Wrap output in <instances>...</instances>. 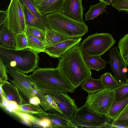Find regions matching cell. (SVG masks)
I'll use <instances>...</instances> for the list:
<instances>
[{
    "label": "cell",
    "mask_w": 128,
    "mask_h": 128,
    "mask_svg": "<svg viewBox=\"0 0 128 128\" xmlns=\"http://www.w3.org/2000/svg\"><path fill=\"white\" fill-rule=\"evenodd\" d=\"M83 57L86 64L90 70L99 71L105 68L107 63L100 56H91L83 54Z\"/></svg>",
    "instance_id": "19"
},
{
    "label": "cell",
    "mask_w": 128,
    "mask_h": 128,
    "mask_svg": "<svg viewBox=\"0 0 128 128\" xmlns=\"http://www.w3.org/2000/svg\"><path fill=\"white\" fill-rule=\"evenodd\" d=\"M15 36L6 27L0 32V46L16 49Z\"/></svg>",
    "instance_id": "18"
},
{
    "label": "cell",
    "mask_w": 128,
    "mask_h": 128,
    "mask_svg": "<svg viewBox=\"0 0 128 128\" xmlns=\"http://www.w3.org/2000/svg\"><path fill=\"white\" fill-rule=\"evenodd\" d=\"M16 50H20L28 48L27 35L25 32L18 33L15 36Z\"/></svg>",
    "instance_id": "30"
},
{
    "label": "cell",
    "mask_w": 128,
    "mask_h": 128,
    "mask_svg": "<svg viewBox=\"0 0 128 128\" xmlns=\"http://www.w3.org/2000/svg\"><path fill=\"white\" fill-rule=\"evenodd\" d=\"M8 106L14 110L22 112L20 105L15 101H9Z\"/></svg>",
    "instance_id": "38"
},
{
    "label": "cell",
    "mask_w": 128,
    "mask_h": 128,
    "mask_svg": "<svg viewBox=\"0 0 128 128\" xmlns=\"http://www.w3.org/2000/svg\"><path fill=\"white\" fill-rule=\"evenodd\" d=\"M0 84L7 81L8 78L7 74L6 66L0 59Z\"/></svg>",
    "instance_id": "35"
},
{
    "label": "cell",
    "mask_w": 128,
    "mask_h": 128,
    "mask_svg": "<svg viewBox=\"0 0 128 128\" xmlns=\"http://www.w3.org/2000/svg\"><path fill=\"white\" fill-rule=\"evenodd\" d=\"M45 115L51 120L52 128H78L72 123L68 118L59 112L49 113Z\"/></svg>",
    "instance_id": "14"
},
{
    "label": "cell",
    "mask_w": 128,
    "mask_h": 128,
    "mask_svg": "<svg viewBox=\"0 0 128 128\" xmlns=\"http://www.w3.org/2000/svg\"><path fill=\"white\" fill-rule=\"evenodd\" d=\"M6 17V10H0V25L5 23Z\"/></svg>",
    "instance_id": "39"
},
{
    "label": "cell",
    "mask_w": 128,
    "mask_h": 128,
    "mask_svg": "<svg viewBox=\"0 0 128 128\" xmlns=\"http://www.w3.org/2000/svg\"><path fill=\"white\" fill-rule=\"evenodd\" d=\"M56 68L75 89L92 76L79 43L70 48L60 58Z\"/></svg>",
    "instance_id": "1"
},
{
    "label": "cell",
    "mask_w": 128,
    "mask_h": 128,
    "mask_svg": "<svg viewBox=\"0 0 128 128\" xmlns=\"http://www.w3.org/2000/svg\"><path fill=\"white\" fill-rule=\"evenodd\" d=\"M7 72L12 78L8 80L18 90L20 95L27 103L30 104L29 100L35 96L33 92L34 89L31 82L23 73L18 71L12 67H6Z\"/></svg>",
    "instance_id": "9"
},
{
    "label": "cell",
    "mask_w": 128,
    "mask_h": 128,
    "mask_svg": "<svg viewBox=\"0 0 128 128\" xmlns=\"http://www.w3.org/2000/svg\"><path fill=\"white\" fill-rule=\"evenodd\" d=\"M112 120L108 115L100 114L90 109L85 103L75 111L70 120L78 128H106Z\"/></svg>",
    "instance_id": "6"
},
{
    "label": "cell",
    "mask_w": 128,
    "mask_h": 128,
    "mask_svg": "<svg viewBox=\"0 0 128 128\" xmlns=\"http://www.w3.org/2000/svg\"><path fill=\"white\" fill-rule=\"evenodd\" d=\"M82 0H65L61 12L74 20L83 21Z\"/></svg>",
    "instance_id": "13"
},
{
    "label": "cell",
    "mask_w": 128,
    "mask_h": 128,
    "mask_svg": "<svg viewBox=\"0 0 128 128\" xmlns=\"http://www.w3.org/2000/svg\"><path fill=\"white\" fill-rule=\"evenodd\" d=\"M35 16L40 24L44 28H47L45 16L39 11L37 6L33 0H20Z\"/></svg>",
    "instance_id": "22"
},
{
    "label": "cell",
    "mask_w": 128,
    "mask_h": 128,
    "mask_svg": "<svg viewBox=\"0 0 128 128\" xmlns=\"http://www.w3.org/2000/svg\"><path fill=\"white\" fill-rule=\"evenodd\" d=\"M71 39L56 31L46 28L44 42L45 48Z\"/></svg>",
    "instance_id": "17"
},
{
    "label": "cell",
    "mask_w": 128,
    "mask_h": 128,
    "mask_svg": "<svg viewBox=\"0 0 128 128\" xmlns=\"http://www.w3.org/2000/svg\"><path fill=\"white\" fill-rule=\"evenodd\" d=\"M50 96L53 97L62 111V114L71 120L75 111L78 108L74 100L70 98L66 92H56Z\"/></svg>",
    "instance_id": "11"
},
{
    "label": "cell",
    "mask_w": 128,
    "mask_h": 128,
    "mask_svg": "<svg viewBox=\"0 0 128 128\" xmlns=\"http://www.w3.org/2000/svg\"><path fill=\"white\" fill-rule=\"evenodd\" d=\"M24 6L20 0H11L6 10V27L15 35L26 32Z\"/></svg>",
    "instance_id": "7"
},
{
    "label": "cell",
    "mask_w": 128,
    "mask_h": 128,
    "mask_svg": "<svg viewBox=\"0 0 128 128\" xmlns=\"http://www.w3.org/2000/svg\"><path fill=\"white\" fill-rule=\"evenodd\" d=\"M46 98L52 109H55L58 112L62 114V111L58 106L52 96L46 94Z\"/></svg>",
    "instance_id": "36"
},
{
    "label": "cell",
    "mask_w": 128,
    "mask_h": 128,
    "mask_svg": "<svg viewBox=\"0 0 128 128\" xmlns=\"http://www.w3.org/2000/svg\"><path fill=\"white\" fill-rule=\"evenodd\" d=\"M48 0H33L37 6H41L44 5Z\"/></svg>",
    "instance_id": "42"
},
{
    "label": "cell",
    "mask_w": 128,
    "mask_h": 128,
    "mask_svg": "<svg viewBox=\"0 0 128 128\" xmlns=\"http://www.w3.org/2000/svg\"><path fill=\"white\" fill-rule=\"evenodd\" d=\"M22 112L27 113L33 114H46V113L40 107L36 108L32 106L29 104H26L20 105Z\"/></svg>",
    "instance_id": "32"
},
{
    "label": "cell",
    "mask_w": 128,
    "mask_h": 128,
    "mask_svg": "<svg viewBox=\"0 0 128 128\" xmlns=\"http://www.w3.org/2000/svg\"><path fill=\"white\" fill-rule=\"evenodd\" d=\"M21 120L22 122L24 124L29 126H30L31 125V124L30 122L24 119H21Z\"/></svg>",
    "instance_id": "45"
},
{
    "label": "cell",
    "mask_w": 128,
    "mask_h": 128,
    "mask_svg": "<svg viewBox=\"0 0 128 128\" xmlns=\"http://www.w3.org/2000/svg\"><path fill=\"white\" fill-rule=\"evenodd\" d=\"M108 63L110 66L114 77L120 83H125L127 79V65L123 60L116 46L110 50Z\"/></svg>",
    "instance_id": "10"
},
{
    "label": "cell",
    "mask_w": 128,
    "mask_h": 128,
    "mask_svg": "<svg viewBox=\"0 0 128 128\" xmlns=\"http://www.w3.org/2000/svg\"><path fill=\"white\" fill-rule=\"evenodd\" d=\"M116 42L109 33H96L88 36L80 44L83 54L101 56L112 47Z\"/></svg>",
    "instance_id": "5"
},
{
    "label": "cell",
    "mask_w": 128,
    "mask_h": 128,
    "mask_svg": "<svg viewBox=\"0 0 128 128\" xmlns=\"http://www.w3.org/2000/svg\"><path fill=\"white\" fill-rule=\"evenodd\" d=\"M9 101L6 98L4 95H0V103L1 106L3 108H4L8 106V105Z\"/></svg>",
    "instance_id": "40"
},
{
    "label": "cell",
    "mask_w": 128,
    "mask_h": 128,
    "mask_svg": "<svg viewBox=\"0 0 128 128\" xmlns=\"http://www.w3.org/2000/svg\"><path fill=\"white\" fill-rule=\"evenodd\" d=\"M111 5L118 12H124L128 14V0H123L114 2Z\"/></svg>",
    "instance_id": "33"
},
{
    "label": "cell",
    "mask_w": 128,
    "mask_h": 128,
    "mask_svg": "<svg viewBox=\"0 0 128 128\" xmlns=\"http://www.w3.org/2000/svg\"><path fill=\"white\" fill-rule=\"evenodd\" d=\"M24 12L26 26L36 28L45 31L46 28L40 24L33 14L24 5Z\"/></svg>",
    "instance_id": "25"
},
{
    "label": "cell",
    "mask_w": 128,
    "mask_h": 128,
    "mask_svg": "<svg viewBox=\"0 0 128 128\" xmlns=\"http://www.w3.org/2000/svg\"><path fill=\"white\" fill-rule=\"evenodd\" d=\"M82 40L81 37L69 39L45 48L44 52L51 57L61 58L70 48L79 44Z\"/></svg>",
    "instance_id": "12"
},
{
    "label": "cell",
    "mask_w": 128,
    "mask_h": 128,
    "mask_svg": "<svg viewBox=\"0 0 128 128\" xmlns=\"http://www.w3.org/2000/svg\"><path fill=\"white\" fill-rule=\"evenodd\" d=\"M27 76L34 88L46 94L75 90L56 68L38 67Z\"/></svg>",
    "instance_id": "2"
},
{
    "label": "cell",
    "mask_w": 128,
    "mask_h": 128,
    "mask_svg": "<svg viewBox=\"0 0 128 128\" xmlns=\"http://www.w3.org/2000/svg\"><path fill=\"white\" fill-rule=\"evenodd\" d=\"M48 29L57 32L70 38L82 37L88 32V26L84 21L74 20L61 12H56L45 16Z\"/></svg>",
    "instance_id": "4"
},
{
    "label": "cell",
    "mask_w": 128,
    "mask_h": 128,
    "mask_svg": "<svg viewBox=\"0 0 128 128\" xmlns=\"http://www.w3.org/2000/svg\"><path fill=\"white\" fill-rule=\"evenodd\" d=\"M128 102V98L121 100H114L108 115L112 120L116 118L124 108Z\"/></svg>",
    "instance_id": "23"
},
{
    "label": "cell",
    "mask_w": 128,
    "mask_h": 128,
    "mask_svg": "<svg viewBox=\"0 0 128 128\" xmlns=\"http://www.w3.org/2000/svg\"><path fill=\"white\" fill-rule=\"evenodd\" d=\"M65 0H48L41 6H37L39 12L42 15L56 12H61Z\"/></svg>",
    "instance_id": "16"
},
{
    "label": "cell",
    "mask_w": 128,
    "mask_h": 128,
    "mask_svg": "<svg viewBox=\"0 0 128 128\" xmlns=\"http://www.w3.org/2000/svg\"></svg>",
    "instance_id": "47"
},
{
    "label": "cell",
    "mask_w": 128,
    "mask_h": 128,
    "mask_svg": "<svg viewBox=\"0 0 128 128\" xmlns=\"http://www.w3.org/2000/svg\"><path fill=\"white\" fill-rule=\"evenodd\" d=\"M104 88L113 89L120 85L119 83L110 73L106 72L100 77Z\"/></svg>",
    "instance_id": "27"
},
{
    "label": "cell",
    "mask_w": 128,
    "mask_h": 128,
    "mask_svg": "<svg viewBox=\"0 0 128 128\" xmlns=\"http://www.w3.org/2000/svg\"><path fill=\"white\" fill-rule=\"evenodd\" d=\"M21 119L30 122L35 123L38 122V119L28 113L15 110L13 112Z\"/></svg>",
    "instance_id": "34"
},
{
    "label": "cell",
    "mask_w": 128,
    "mask_h": 128,
    "mask_svg": "<svg viewBox=\"0 0 128 128\" xmlns=\"http://www.w3.org/2000/svg\"><path fill=\"white\" fill-rule=\"evenodd\" d=\"M6 110L8 111V112H13V113L15 110H13L12 108H10L9 106H8L4 108Z\"/></svg>",
    "instance_id": "44"
},
{
    "label": "cell",
    "mask_w": 128,
    "mask_h": 128,
    "mask_svg": "<svg viewBox=\"0 0 128 128\" xmlns=\"http://www.w3.org/2000/svg\"><path fill=\"white\" fill-rule=\"evenodd\" d=\"M29 103L34 105H38L40 104L41 101L40 98L37 96H35L30 99Z\"/></svg>",
    "instance_id": "41"
},
{
    "label": "cell",
    "mask_w": 128,
    "mask_h": 128,
    "mask_svg": "<svg viewBox=\"0 0 128 128\" xmlns=\"http://www.w3.org/2000/svg\"><path fill=\"white\" fill-rule=\"evenodd\" d=\"M108 5V4L101 1L94 5L90 4L88 11L84 14L85 20L88 21L93 20L102 14Z\"/></svg>",
    "instance_id": "21"
},
{
    "label": "cell",
    "mask_w": 128,
    "mask_h": 128,
    "mask_svg": "<svg viewBox=\"0 0 128 128\" xmlns=\"http://www.w3.org/2000/svg\"><path fill=\"white\" fill-rule=\"evenodd\" d=\"M4 93V96L9 101L16 102L19 105L26 104L18 90L8 81L0 84Z\"/></svg>",
    "instance_id": "15"
},
{
    "label": "cell",
    "mask_w": 128,
    "mask_h": 128,
    "mask_svg": "<svg viewBox=\"0 0 128 128\" xmlns=\"http://www.w3.org/2000/svg\"><path fill=\"white\" fill-rule=\"evenodd\" d=\"M0 59L6 67H12L24 74L33 72L38 67V54L28 48L22 50L0 46Z\"/></svg>",
    "instance_id": "3"
},
{
    "label": "cell",
    "mask_w": 128,
    "mask_h": 128,
    "mask_svg": "<svg viewBox=\"0 0 128 128\" xmlns=\"http://www.w3.org/2000/svg\"><path fill=\"white\" fill-rule=\"evenodd\" d=\"M118 46L120 56L128 65V33L119 40Z\"/></svg>",
    "instance_id": "28"
},
{
    "label": "cell",
    "mask_w": 128,
    "mask_h": 128,
    "mask_svg": "<svg viewBox=\"0 0 128 128\" xmlns=\"http://www.w3.org/2000/svg\"><path fill=\"white\" fill-rule=\"evenodd\" d=\"M126 83H128V78L126 80V82H125Z\"/></svg>",
    "instance_id": "46"
},
{
    "label": "cell",
    "mask_w": 128,
    "mask_h": 128,
    "mask_svg": "<svg viewBox=\"0 0 128 128\" xmlns=\"http://www.w3.org/2000/svg\"><path fill=\"white\" fill-rule=\"evenodd\" d=\"M28 40V48L38 54L44 52L45 47L44 42L33 36L26 34Z\"/></svg>",
    "instance_id": "26"
},
{
    "label": "cell",
    "mask_w": 128,
    "mask_h": 128,
    "mask_svg": "<svg viewBox=\"0 0 128 128\" xmlns=\"http://www.w3.org/2000/svg\"><path fill=\"white\" fill-rule=\"evenodd\" d=\"M113 90L115 92V100H121L128 98V83L120 84Z\"/></svg>",
    "instance_id": "29"
},
{
    "label": "cell",
    "mask_w": 128,
    "mask_h": 128,
    "mask_svg": "<svg viewBox=\"0 0 128 128\" xmlns=\"http://www.w3.org/2000/svg\"><path fill=\"white\" fill-rule=\"evenodd\" d=\"M38 123L40 126L44 128H52V122L48 118H43L39 120Z\"/></svg>",
    "instance_id": "37"
},
{
    "label": "cell",
    "mask_w": 128,
    "mask_h": 128,
    "mask_svg": "<svg viewBox=\"0 0 128 128\" xmlns=\"http://www.w3.org/2000/svg\"><path fill=\"white\" fill-rule=\"evenodd\" d=\"M81 88L90 93L104 88L100 78L96 79L91 76L88 78L80 85Z\"/></svg>",
    "instance_id": "20"
},
{
    "label": "cell",
    "mask_w": 128,
    "mask_h": 128,
    "mask_svg": "<svg viewBox=\"0 0 128 128\" xmlns=\"http://www.w3.org/2000/svg\"><path fill=\"white\" fill-rule=\"evenodd\" d=\"M111 128L116 126L117 128H128V102L120 113L110 124Z\"/></svg>",
    "instance_id": "24"
},
{
    "label": "cell",
    "mask_w": 128,
    "mask_h": 128,
    "mask_svg": "<svg viewBox=\"0 0 128 128\" xmlns=\"http://www.w3.org/2000/svg\"><path fill=\"white\" fill-rule=\"evenodd\" d=\"M88 94L85 103L88 107L98 113L108 115L115 100V92L114 90L104 88Z\"/></svg>",
    "instance_id": "8"
},
{
    "label": "cell",
    "mask_w": 128,
    "mask_h": 128,
    "mask_svg": "<svg viewBox=\"0 0 128 128\" xmlns=\"http://www.w3.org/2000/svg\"><path fill=\"white\" fill-rule=\"evenodd\" d=\"M102 2L106 3L108 4V5H111L112 4L120 1L123 0H98Z\"/></svg>",
    "instance_id": "43"
},
{
    "label": "cell",
    "mask_w": 128,
    "mask_h": 128,
    "mask_svg": "<svg viewBox=\"0 0 128 128\" xmlns=\"http://www.w3.org/2000/svg\"><path fill=\"white\" fill-rule=\"evenodd\" d=\"M25 32L44 42L45 37V31L40 29L26 26Z\"/></svg>",
    "instance_id": "31"
}]
</instances>
